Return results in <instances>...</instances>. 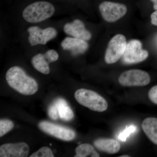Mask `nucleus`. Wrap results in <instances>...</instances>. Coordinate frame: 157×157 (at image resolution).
I'll return each instance as SVG.
<instances>
[{
	"label": "nucleus",
	"instance_id": "obj_1",
	"mask_svg": "<svg viewBox=\"0 0 157 157\" xmlns=\"http://www.w3.org/2000/svg\"><path fill=\"white\" fill-rule=\"evenodd\" d=\"M6 80L9 86L20 94L32 95L38 91L36 80L26 74L20 67L10 68L6 73Z\"/></svg>",
	"mask_w": 157,
	"mask_h": 157
},
{
	"label": "nucleus",
	"instance_id": "obj_2",
	"mask_svg": "<svg viewBox=\"0 0 157 157\" xmlns=\"http://www.w3.org/2000/svg\"><path fill=\"white\" fill-rule=\"evenodd\" d=\"M55 11V9L51 3L40 1L27 6L23 11L22 16L28 22L36 23L51 17Z\"/></svg>",
	"mask_w": 157,
	"mask_h": 157
},
{
	"label": "nucleus",
	"instance_id": "obj_3",
	"mask_svg": "<svg viewBox=\"0 0 157 157\" xmlns=\"http://www.w3.org/2000/svg\"><path fill=\"white\" fill-rule=\"evenodd\" d=\"M76 101L80 105L93 111L102 112L108 108L107 101L98 93L91 90L80 89L75 93Z\"/></svg>",
	"mask_w": 157,
	"mask_h": 157
},
{
	"label": "nucleus",
	"instance_id": "obj_4",
	"mask_svg": "<svg viewBox=\"0 0 157 157\" xmlns=\"http://www.w3.org/2000/svg\"><path fill=\"white\" fill-rule=\"evenodd\" d=\"M148 56L147 51L142 49L141 42L139 40L134 39L127 43L122 57L124 63L133 64L143 61Z\"/></svg>",
	"mask_w": 157,
	"mask_h": 157
},
{
	"label": "nucleus",
	"instance_id": "obj_5",
	"mask_svg": "<svg viewBox=\"0 0 157 157\" xmlns=\"http://www.w3.org/2000/svg\"><path fill=\"white\" fill-rule=\"evenodd\" d=\"M123 35L118 34L109 41L105 56V61L108 64L114 63L122 56L127 45Z\"/></svg>",
	"mask_w": 157,
	"mask_h": 157
},
{
	"label": "nucleus",
	"instance_id": "obj_6",
	"mask_svg": "<svg viewBox=\"0 0 157 157\" xmlns=\"http://www.w3.org/2000/svg\"><path fill=\"white\" fill-rule=\"evenodd\" d=\"M118 81L124 86H145L150 82L151 77L147 72L143 70H132L122 73Z\"/></svg>",
	"mask_w": 157,
	"mask_h": 157
},
{
	"label": "nucleus",
	"instance_id": "obj_7",
	"mask_svg": "<svg viewBox=\"0 0 157 157\" xmlns=\"http://www.w3.org/2000/svg\"><path fill=\"white\" fill-rule=\"evenodd\" d=\"M99 10L104 20L113 22L124 16L127 12L126 6L123 4L105 2L99 6Z\"/></svg>",
	"mask_w": 157,
	"mask_h": 157
},
{
	"label": "nucleus",
	"instance_id": "obj_8",
	"mask_svg": "<svg viewBox=\"0 0 157 157\" xmlns=\"http://www.w3.org/2000/svg\"><path fill=\"white\" fill-rule=\"evenodd\" d=\"M29 34V42L31 46L45 45L57 35L56 30L54 28L42 29L38 26H32L27 30Z\"/></svg>",
	"mask_w": 157,
	"mask_h": 157
},
{
	"label": "nucleus",
	"instance_id": "obj_9",
	"mask_svg": "<svg viewBox=\"0 0 157 157\" xmlns=\"http://www.w3.org/2000/svg\"><path fill=\"white\" fill-rule=\"evenodd\" d=\"M39 128L46 134L65 141L73 140L76 137V133L72 129L59 125L43 121L39 124Z\"/></svg>",
	"mask_w": 157,
	"mask_h": 157
},
{
	"label": "nucleus",
	"instance_id": "obj_10",
	"mask_svg": "<svg viewBox=\"0 0 157 157\" xmlns=\"http://www.w3.org/2000/svg\"><path fill=\"white\" fill-rule=\"evenodd\" d=\"M29 152V147L25 142L7 143L0 146L1 157H26Z\"/></svg>",
	"mask_w": 157,
	"mask_h": 157
},
{
	"label": "nucleus",
	"instance_id": "obj_11",
	"mask_svg": "<svg viewBox=\"0 0 157 157\" xmlns=\"http://www.w3.org/2000/svg\"><path fill=\"white\" fill-rule=\"evenodd\" d=\"M63 30L65 33L69 36L85 41L89 40L91 38V34L86 29L84 23L80 20L76 19L73 22L66 24L64 26Z\"/></svg>",
	"mask_w": 157,
	"mask_h": 157
},
{
	"label": "nucleus",
	"instance_id": "obj_12",
	"mask_svg": "<svg viewBox=\"0 0 157 157\" xmlns=\"http://www.w3.org/2000/svg\"><path fill=\"white\" fill-rule=\"evenodd\" d=\"M61 45L64 50L69 51L74 56L85 53L89 48L86 41L74 37H66L62 41Z\"/></svg>",
	"mask_w": 157,
	"mask_h": 157
},
{
	"label": "nucleus",
	"instance_id": "obj_13",
	"mask_svg": "<svg viewBox=\"0 0 157 157\" xmlns=\"http://www.w3.org/2000/svg\"><path fill=\"white\" fill-rule=\"evenodd\" d=\"M94 144L96 148L110 154H114L119 151L120 144L117 140L112 139L99 138L95 140Z\"/></svg>",
	"mask_w": 157,
	"mask_h": 157
},
{
	"label": "nucleus",
	"instance_id": "obj_14",
	"mask_svg": "<svg viewBox=\"0 0 157 157\" xmlns=\"http://www.w3.org/2000/svg\"><path fill=\"white\" fill-rule=\"evenodd\" d=\"M142 128L149 139L157 145V118H147L142 122Z\"/></svg>",
	"mask_w": 157,
	"mask_h": 157
},
{
	"label": "nucleus",
	"instance_id": "obj_15",
	"mask_svg": "<svg viewBox=\"0 0 157 157\" xmlns=\"http://www.w3.org/2000/svg\"><path fill=\"white\" fill-rule=\"evenodd\" d=\"M57 109L59 117L63 120L70 121L74 117V113L64 99L59 98L54 101Z\"/></svg>",
	"mask_w": 157,
	"mask_h": 157
},
{
	"label": "nucleus",
	"instance_id": "obj_16",
	"mask_svg": "<svg viewBox=\"0 0 157 157\" xmlns=\"http://www.w3.org/2000/svg\"><path fill=\"white\" fill-rule=\"evenodd\" d=\"M32 63L35 69L40 73L45 75H48L50 73V63L47 60L44 54H38L33 57Z\"/></svg>",
	"mask_w": 157,
	"mask_h": 157
},
{
	"label": "nucleus",
	"instance_id": "obj_17",
	"mask_svg": "<svg viewBox=\"0 0 157 157\" xmlns=\"http://www.w3.org/2000/svg\"><path fill=\"white\" fill-rule=\"evenodd\" d=\"M75 157H99L100 155L89 144H82L76 147Z\"/></svg>",
	"mask_w": 157,
	"mask_h": 157
},
{
	"label": "nucleus",
	"instance_id": "obj_18",
	"mask_svg": "<svg viewBox=\"0 0 157 157\" xmlns=\"http://www.w3.org/2000/svg\"><path fill=\"white\" fill-rule=\"evenodd\" d=\"M14 124L11 120L1 119L0 120V137H2L13 128Z\"/></svg>",
	"mask_w": 157,
	"mask_h": 157
},
{
	"label": "nucleus",
	"instance_id": "obj_19",
	"mask_svg": "<svg viewBox=\"0 0 157 157\" xmlns=\"http://www.w3.org/2000/svg\"><path fill=\"white\" fill-rule=\"evenodd\" d=\"M54 157L52 151L49 147H43L31 155L30 157Z\"/></svg>",
	"mask_w": 157,
	"mask_h": 157
},
{
	"label": "nucleus",
	"instance_id": "obj_20",
	"mask_svg": "<svg viewBox=\"0 0 157 157\" xmlns=\"http://www.w3.org/2000/svg\"><path fill=\"white\" fill-rule=\"evenodd\" d=\"M136 129H137V127L136 126L134 125L127 127L123 132H121L119 135V139L121 140V141H125L127 138L130 135V134L135 132Z\"/></svg>",
	"mask_w": 157,
	"mask_h": 157
},
{
	"label": "nucleus",
	"instance_id": "obj_21",
	"mask_svg": "<svg viewBox=\"0 0 157 157\" xmlns=\"http://www.w3.org/2000/svg\"><path fill=\"white\" fill-rule=\"evenodd\" d=\"M45 57L49 63L56 61L58 59L59 56L56 51L53 49H49L45 54Z\"/></svg>",
	"mask_w": 157,
	"mask_h": 157
},
{
	"label": "nucleus",
	"instance_id": "obj_22",
	"mask_svg": "<svg viewBox=\"0 0 157 157\" xmlns=\"http://www.w3.org/2000/svg\"><path fill=\"white\" fill-rule=\"evenodd\" d=\"M48 115L52 119L56 120L59 117L57 109L55 103H52L48 107Z\"/></svg>",
	"mask_w": 157,
	"mask_h": 157
},
{
	"label": "nucleus",
	"instance_id": "obj_23",
	"mask_svg": "<svg viewBox=\"0 0 157 157\" xmlns=\"http://www.w3.org/2000/svg\"><path fill=\"white\" fill-rule=\"evenodd\" d=\"M148 97L152 103L157 105V85L155 86L150 90Z\"/></svg>",
	"mask_w": 157,
	"mask_h": 157
},
{
	"label": "nucleus",
	"instance_id": "obj_24",
	"mask_svg": "<svg viewBox=\"0 0 157 157\" xmlns=\"http://www.w3.org/2000/svg\"><path fill=\"white\" fill-rule=\"evenodd\" d=\"M151 23L157 26V10H156L155 11L151 14Z\"/></svg>",
	"mask_w": 157,
	"mask_h": 157
},
{
	"label": "nucleus",
	"instance_id": "obj_25",
	"mask_svg": "<svg viewBox=\"0 0 157 157\" xmlns=\"http://www.w3.org/2000/svg\"><path fill=\"white\" fill-rule=\"evenodd\" d=\"M154 4V9L155 10H157V0H151Z\"/></svg>",
	"mask_w": 157,
	"mask_h": 157
},
{
	"label": "nucleus",
	"instance_id": "obj_26",
	"mask_svg": "<svg viewBox=\"0 0 157 157\" xmlns=\"http://www.w3.org/2000/svg\"><path fill=\"white\" fill-rule=\"evenodd\" d=\"M120 157H130V156L128 155H123L120 156Z\"/></svg>",
	"mask_w": 157,
	"mask_h": 157
}]
</instances>
